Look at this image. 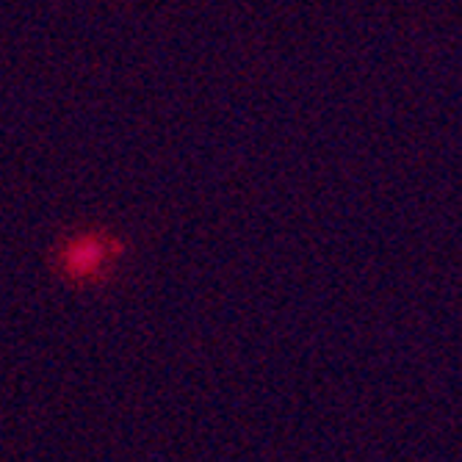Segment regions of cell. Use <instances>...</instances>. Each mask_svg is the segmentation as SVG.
Returning a JSON list of instances; mask_svg holds the SVG:
<instances>
[{
    "instance_id": "obj_1",
    "label": "cell",
    "mask_w": 462,
    "mask_h": 462,
    "mask_svg": "<svg viewBox=\"0 0 462 462\" xmlns=\"http://www.w3.org/2000/svg\"><path fill=\"white\" fill-rule=\"evenodd\" d=\"M114 244L106 241L103 236H80V238H69L56 258V269L61 274H67L69 280L80 282V280H97L100 269L111 261L114 255Z\"/></svg>"
}]
</instances>
